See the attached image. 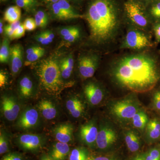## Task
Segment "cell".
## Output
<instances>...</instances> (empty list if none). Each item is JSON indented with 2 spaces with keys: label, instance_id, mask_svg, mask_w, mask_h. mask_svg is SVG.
<instances>
[{
  "label": "cell",
  "instance_id": "cell-36",
  "mask_svg": "<svg viewBox=\"0 0 160 160\" xmlns=\"http://www.w3.org/2000/svg\"><path fill=\"white\" fill-rule=\"evenodd\" d=\"M156 40L157 42L160 43V22H156L153 23L152 26Z\"/></svg>",
  "mask_w": 160,
  "mask_h": 160
},
{
  "label": "cell",
  "instance_id": "cell-46",
  "mask_svg": "<svg viewBox=\"0 0 160 160\" xmlns=\"http://www.w3.org/2000/svg\"><path fill=\"white\" fill-rule=\"evenodd\" d=\"M42 47H39V46H32V47H30L26 50V53L27 54H30V53H33V52H35L40 50V49H42Z\"/></svg>",
  "mask_w": 160,
  "mask_h": 160
},
{
  "label": "cell",
  "instance_id": "cell-32",
  "mask_svg": "<svg viewBox=\"0 0 160 160\" xmlns=\"http://www.w3.org/2000/svg\"><path fill=\"white\" fill-rule=\"evenodd\" d=\"M80 36V31L79 29L76 30L71 34L63 37L62 39L66 43H71L77 41Z\"/></svg>",
  "mask_w": 160,
  "mask_h": 160
},
{
  "label": "cell",
  "instance_id": "cell-25",
  "mask_svg": "<svg viewBox=\"0 0 160 160\" xmlns=\"http://www.w3.org/2000/svg\"><path fill=\"white\" fill-rule=\"evenodd\" d=\"M125 141L128 149L132 152L138 151L140 147V140L135 133L132 131L127 132L125 136Z\"/></svg>",
  "mask_w": 160,
  "mask_h": 160
},
{
  "label": "cell",
  "instance_id": "cell-53",
  "mask_svg": "<svg viewBox=\"0 0 160 160\" xmlns=\"http://www.w3.org/2000/svg\"><path fill=\"white\" fill-rule=\"evenodd\" d=\"M53 160L51 157H49L48 156H45L43 157L42 158V160Z\"/></svg>",
  "mask_w": 160,
  "mask_h": 160
},
{
  "label": "cell",
  "instance_id": "cell-6",
  "mask_svg": "<svg viewBox=\"0 0 160 160\" xmlns=\"http://www.w3.org/2000/svg\"><path fill=\"white\" fill-rule=\"evenodd\" d=\"M113 114L120 119L128 120L132 119L138 112V106L131 100L126 99L115 103L112 107Z\"/></svg>",
  "mask_w": 160,
  "mask_h": 160
},
{
  "label": "cell",
  "instance_id": "cell-31",
  "mask_svg": "<svg viewBox=\"0 0 160 160\" xmlns=\"http://www.w3.org/2000/svg\"><path fill=\"white\" fill-rule=\"evenodd\" d=\"M8 151V140L6 136L1 132L0 133V154H4Z\"/></svg>",
  "mask_w": 160,
  "mask_h": 160
},
{
  "label": "cell",
  "instance_id": "cell-18",
  "mask_svg": "<svg viewBox=\"0 0 160 160\" xmlns=\"http://www.w3.org/2000/svg\"><path fill=\"white\" fill-rule=\"evenodd\" d=\"M66 106L69 113L74 118H79L84 112L82 103L77 98L69 99L66 102Z\"/></svg>",
  "mask_w": 160,
  "mask_h": 160
},
{
  "label": "cell",
  "instance_id": "cell-23",
  "mask_svg": "<svg viewBox=\"0 0 160 160\" xmlns=\"http://www.w3.org/2000/svg\"><path fill=\"white\" fill-rule=\"evenodd\" d=\"M33 84L30 78L26 76L23 77L19 82L20 94L23 98L30 97L32 93Z\"/></svg>",
  "mask_w": 160,
  "mask_h": 160
},
{
  "label": "cell",
  "instance_id": "cell-12",
  "mask_svg": "<svg viewBox=\"0 0 160 160\" xmlns=\"http://www.w3.org/2000/svg\"><path fill=\"white\" fill-rule=\"evenodd\" d=\"M84 93L89 103L93 106L99 104L104 97L102 90L93 83H89L85 86Z\"/></svg>",
  "mask_w": 160,
  "mask_h": 160
},
{
  "label": "cell",
  "instance_id": "cell-56",
  "mask_svg": "<svg viewBox=\"0 0 160 160\" xmlns=\"http://www.w3.org/2000/svg\"><path fill=\"white\" fill-rule=\"evenodd\" d=\"M141 160H145L143 158L142 155H141Z\"/></svg>",
  "mask_w": 160,
  "mask_h": 160
},
{
  "label": "cell",
  "instance_id": "cell-33",
  "mask_svg": "<svg viewBox=\"0 0 160 160\" xmlns=\"http://www.w3.org/2000/svg\"><path fill=\"white\" fill-rule=\"evenodd\" d=\"M23 25L26 30L28 31H33L37 27L34 19L32 18H28L26 19L24 21Z\"/></svg>",
  "mask_w": 160,
  "mask_h": 160
},
{
  "label": "cell",
  "instance_id": "cell-16",
  "mask_svg": "<svg viewBox=\"0 0 160 160\" xmlns=\"http://www.w3.org/2000/svg\"><path fill=\"white\" fill-rule=\"evenodd\" d=\"M43 117L47 120H52L56 117L57 110L52 102L48 100L41 101L38 106Z\"/></svg>",
  "mask_w": 160,
  "mask_h": 160
},
{
  "label": "cell",
  "instance_id": "cell-15",
  "mask_svg": "<svg viewBox=\"0 0 160 160\" xmlns=\"http://www.w3.org/2000/svg\"><path fill=\"white\" fill-rule=\"evenodd\" d=\"M73 128L69 124H64L56 127L54 134L56 139L60 142L68 143L72 139Z\"/></svg>",
  "mask_w": 160,
  "mask_h": 160
},
{
  "label": "cell",
  "instance_id": "cell-40",
  "mask_svg": "<svg viewBox=\"0 0 160 160\" xmlns=\"http://www.w3.org/2000/svg\"><path fill=\"white\" fill-rule=\"evenodd\" d=\"M1 160H22L19 155L16 153H10L3 157Z\"/></svg>",
  "mask_w": 160,
  "mask_h": 160
},
{
  "label": "cell",
  "instance_id": "cell-17",
  "mask_svg": "<svg viewBox=\"0 0 160 160\" xmlns=\"http://www.w3.org/2000/svg\"><path fill=\"white\" fill-rule=\"evenodd\" d=\"M59 66L62 78L65 79L69 78L74 67L73 57L71 54H69L63 58L59 60Z\"/></svg>",
  "mask_w": 160,
  "mask_h": 160
},
{
  "label": "cell",
  "instance_id": "cell-50",
  "mask_svg": "<svg viewBox=\"0 0 160 160\" xmlns=\"http://www.w3.org/2000/svg\"><path fill=\"white\" fill-rule=\"evenodd\" d=\"M4 31V29L3 28V21L1 20L0 22V33L2 34Z\"/></svg>",
  "mask_w": 160,
  "mask_h": 160
},
{
  "label": "cell",
  "instance_id": "cell-21",
  "mask_svg": "<svg viewBox=\"0 0 160 160\" xmlns=\"http://www.w3.org/2000/svg\"><path fill=\"white\" fill-rule=\"evenodd\" d=\"M146 132L149 140L152 142L160 138V122L157 118L150 120L147 123Z\"/></svg>",
  "mask_w": 160,
  "mask_h": 160
},
{
  "label": "cell",
  "instance_id": "cell-26",
  "mask_svg": "<svg viewBox=\"0 0 160 160\" xmlns=\"http://www.w3.org/2000/svg\"><path fill=\"white\" fill-rule=\"evenodd\" d=\"M132 119L134 127L140 129H144L149 122L147 115L142 111L138 112Z\"/></svg>",
  "mask_w": 160,
  "mask_h": 160
},
{
  "label": "cell",
  "instance_id": "cell-14",
  "mask_svg": "<svg viewBox=\"0 0 160 160\" xmlns=\"http://www.w3.org/2000/svg\"><path fill=\"white\" fill-rule=\"evenodd\" d=\"M18 142L23 149L27 150H35L41 147L42 139L38 135L24 134L18 138Z\"/></svg>",
  "mask_w": 160,
  "mask_h": 160
},
{
  "label": "cell",
  "instance_id": "cell-8",
  "mask_svg": "<svg viewBox=\"0 0 160 160\" xmlns=\"http://www.w3.org/2000/svg\"><path fill=\"white\" fill-rule=\"evenodd\" d=\"M1 104L3 115L6 119L9 121H13L18 118L20 107L13 98L3 97Z\"/></svg>",
  "mask_w": 160,
  "mask_h": 160
},
{
  "label": "cell",
  "instance_id": "cell-38",
  "mask_svg": "<svg viewBox=\"0 0 160 160\" xmlns=\"http://www.w3.org/2000/svg\"><path fill=\"white\" fill-rule=\"evenodd\" d=\"M14 1L16 4L17 6H18L20 8H23L27 11H31L32 9V8L24 0H14Z\"/></svg>",
  "mask_w": 160,
  "mask_h": 160
},
{
  "label": "cell",
  "instance_id": "cell-55",
  "mask_svg": "<svg viewBox=\"0 0 160 160\" xmlns=\"http://www.w3.org/2000/svg\"><path fill=\"white\" fill-rule=\"evenodd\" d=\"M72 1H73V2H83V1H85V0H71Z\"/></svg>",
  "mask_w": 160,
  "mask_h": 160
},
{
  "label": "cell",
  "instance_id": "cell-34",
  "mask_svg": "<svg viewBox=\"0 0 160 160\" xmlns=\"http://www.w3.org/2000/svg\"><path fill=\"white\" fill-rule=\"evenodd\" d=\"M78 29L79 28L76 26H68V27L62 28L60 30V34L62 37H63L66 36L71 34L72 32H74Z\"/></svg>",
  "mask_w": 160,
  "mask_h": 160
},
{
  "label": "cell",
  "instance_id": "cell-22",
  "mask_svg": "<svg viewBox=\"0 0 160 160\" xmlns=\"http://www.w3.org/2000/svg\"><path fill=\"white\" fill-rule=\"evenodd\" d=\"M21 17V10L18 6H11L6 9L4 15V20L11 24L19 21Z\"/></svg>",
  "mask_w": 160,
  "mask_h": 160
},
{
  "label": "cell",
  "instance_id": "cell-30",
  "mask_svg": "<svg viewBox=\"0 0 160 160\" xmlns=\"http://www.w3.org/2000/svg\"><path fill=\"white\" fill-rule=\"evenodd\" d=\"M45 49L42 48V49L35 52L30 53V54H27L26 55L27 63L30 64L31 63L36 62L40 58L42 57L43 55L45 54Z\"/></svg>",
  "mask_w": 160,
  "mask_h": 160
},
{
  "label": "cell",
  "instance_id": "cell-3",
  "mask_svg": "<svg viewBox=\"0 0 160 160\" xmlns=\"http://www.w3.org/2000/svg\"><path fill=\"white\" fill-rule=\"evenodd\" d=\"M36 72L40 85L49 93H59L62 89L59 60L54 57H50L40 62L37 66Z\"/></svg>",
  "mask_w": 160,
  "mask_h": 160
},
{
  "label": "cell",
  "instance_id": "cell-4",
  "mask_svg": "<svg viewBox=\"0 0 160 160\" xmlns=\"http://www.w3.org/2000/svg\"><path fill=\"white\" fill-rule=\"evenodd\" d=\"M124 12L125 18L139 28H147L150 24H153L142 3L133 0H125Z\"/></svg>",
  "mask_w": 160,
  "mask_h": 160
},
{
  "label": "cell",
  "instance_id": "cell-47",
  "mask_svg": "<svg viewBox=\"0 0 160 160\" xmlns=\"http://www.w3.org/2000/svg\"><path fill=\"white\" fill-rule=\"evenodd\" d=\"M44 32L46 38H48L49 39L51 40V41H53L54 38V34L52 32L47 30L44 31Z\"/></svg>",
  "mask_w": 160,
  "mask_h": 160
},
{
  "label": "cell",
  "instance_id": "cell-27",
  "mask_svg": "<svg viewBox=\"0 0 160 160\" xmlns=\"http://www.w3.org/2000/svg\"><path fill=\"white\" fill-rule=\"evenodd\" d=\"M10 57V48L9 42L7 38L3 40L0 49V62L1 63H8Z\"/></svg>",
  "mask_w": 160,
  "mask_h": 160
},
{
  "label": "cell",
  "instance_id": "cell-5",
  "mask_svg": "<svg viewBox=\"0 0 160 160\" xmlns=\"http://www.w3.org/2000/svg\"><path fill=\"white\" fill-rule=\"evenodd\" d=\"M152 46L149 38L142 32L137 29L129 30L122 45V48L140 49Z\"/></svg>",
  "mask_w": 160,
  "mask_h": 160
},
{
  "label": "cell",
  "instance_id": "cell-10",
  "mask_svg": "<svg viewBox=\"0 0 160 160\" xmlns=\"http://www.w3.org/2000/svg\"><path fill=\"white\" fill-rule=\"evenodd\" d=\"M39 114L34 108L26 109L22 113L18 121V125L23 129H28L33 128L38 122Z\"/></svg>",
  "mask_w": 160,
  "mask_h": 160
},
{
  "label": "cell",
  "instance_id": "cell-11",
  "mask_svg": "<svg viewBox=\"0 0 160 160\" xmlns=\"http://www.w3.org/2000/svg\"><path fill=\"white\" fill-rule=\"evenodd\" d=\"M11 69L15 75L21 70L23 65V48L20 44H16L10 48Z\"/></svg>",
  "mask_w": 160,
  "mask_h": 160
},
{
  "label": "cell",
  "instance_id": "cell-13",
  "mask_svg": "<svg viewBox=\"0 0 160 160\" xmlns=\"http://www.w3.org/2000/svg\"><path fill=\"white\" fill-rule=\"evenodd\" d=\"M98 132L94 123H89L81 126L80 136L81 139L87 145H93L96 142Z\"/></svg>",
  "mask_w": 160,
  "mask_h": 160
},
{
  "label": "cell",
  "instance_id": "cell-1",
  "mask_svg": "<svg viewBox=\"0 0 160 160\" xmlns=\"http://www.w3.org/2000/svg\"><path fill=\"white\" fill-rule=\"evenodd\" d=\"M115 78L121 86L136 93L151 91L160 80L158 60L149 55L139 54L121 58L113 70Z\"/></svg>",
  "mask_w": 160,
  "mask_h": 160
},
{
  "label": "cell",
  "instance_id": "cell-9",
  "mask_svg": "<svg viewBox=\"0 0 160 160\" xmlns=\"http://www.w3.org/2000/svg\"><path fill=\"white\" fill-rule=\"evenodd\" d=\"M117 137L114 130L109 128L102 129L98 132L97 146L100 149H107L116 141Z\"/></svg>",
  "mask_w": 160,
  "mask_h": 160
},
{
  "label": "cell",
  "instance_id": "cell-37",
  "mask_svg": "<svg viewBox=\"0 0 160 160\" xmlns=\"http://www.w3.org/2000/svg\"><path fill=\"white\" fill-rule=\"evenodd\" d=\"M153 104L154 108L160 111V90L156 92L153 95Z\"/></svg>",
  "mask_w": 160,
  "mask_h": 160
},
{
  "label": "cell",
  "instance_id": "cell-20",
  "mask_svg": "<svg viewBox=\"0 0 160 160\" xmlns=\"http://www.w3.org/2000/svg\"><path fill=\"white\" fill-rule=\"evenodd\" d=\"M145 6L152 23L160 22V0H150Z\"/></svg>",
  "mask_w": 160,
  "mask_h": 160
},
{
  "label": "cell",
  "instance_id": "cell-52",
  "mask_svg": "<svg viewBox=\"0 0 160 160\" xmlns=\"http://www.w3.org/2000/svg\"><path fill=\"white\" fill-rule=\"evenodd\" d=\"M133 1H136L141 3H142L144 5H145L147 2H149L150 0H133Z\"/></svg>",
  "mask_w": 160,
  "mask_h": 160
},
{
  "label": "cell",
  "instance_id": "cell-28",
  "mask_svg": "<svg viewBox=\"0 0 160 160\" xmlns=\"http://www.w3.org/2000/svg\"><path fill=\"white\" fill-rule=\"evenodd\" d=\"M89 156L88 152L84 148L72 149L69 154V160H86Z\"/></svg>",
  "mask_w": 160,
  "mask_h": 160
},
{
  "label": "cell",
  "instance_id": "cell-19",
  "mask_svg": "<svg viewBox=\"0 0 160 160\" xmlns=\"http://www.w3.org/2000/svg\"><path fill=\"white\" fill-rule=\"evenodd\" d=\"M69 151L70 148L67 143L58 142L53 146L51 158L53 160H64L69 154Z\"/></svg>",
  "mask_w": 160,
  "mask_h": 160
},
{
  "label": "cell",
  "instance_id": "cell-43",
  "mask_svg": "<svg viewBox=\"0 0 160 160\" xmlns=\"http://www.w3.org/2000/svg\"><path fill=\"white\" fill-rule=\"evenodd\" d=\"M36 13L40 17V18L42 19L46 23L48 24L49 22V18H48V14L47 13L43 10H39Z\"/></svg>",
  "mask_w": 160,
  "mask_h": 160
},
{
  "label": "cell",
  "instance_id": "cell-51",
  "mask_svg": "<svg viewBox=\"0 0 160 160\" xmlns=\"http://www.w3.org/2000/svg\"><path fill=\"white\" fill-rule=\"evenodd\" d=\"M43 1L46 2L50 3V4H53V3L58 2L60 0H43Z\"/></svg>",
  "mask_w": 160,
  "mask_h": 160
},
{
  "label": "cell",
  "instance_id": "cell-41",
  "mask_svg": "<svg viewBox=\"0 0 160 160\" xmlns=\"http://www.w3.org/2000/svg\"><path fill=\"white\" fill-rule=\"evenodd\" d=\"M8 82V77L6 72L3 70L0 72V86L1 88H3L6 86Z\"/></svg>",
  "mask_w": 160,
  "mask_h": 160
},
{
  "label": "cell",
  "instance_id": "cell-35",
  "mask_svg": "<svg viewBox=\"0 0 160 160\" xmlns=\"http://www.w3.org/2000/svg\"><path fill=\"white\" fill-rule=\"evenodd\" d=\"M25 29L23 24H21L14 32L12 39H18L24 36L25 33Z\"/></svg>",
  "mask_w": 160,
  "mask_h": 160
},
{
  "label": "cell",
  "instance_id": "cell-45",
  "mask_svg": "<svg viewBox=\"0 0 160 160\" xmlns=\"http://www.w3.org/2000/svg\"><path fill=\"white\" fill-rule=\"evenodd\" d=\"M32 9L39 5L37 0H24Z\"/></svg>",
  "mask_w": 160,
  "mask_h": 160
},
{
  "label": "cell",
  "instance_id": "cell-24",
  "mask_svg": "<svg viewBox=\"0 0 160 160\" xmlns=\"http://www.w3.org/2000/svg\"><path fill=\"white\" fill-rule=\"evenodd\" d=\"M49 9H50L52 15L56 19L59 20L72 19L71 16L63 9L58 2L50 4Z\"/></svg>",
  "mask_w": 160,
  "mask_h": 160
},
{
  "label": "cell",
  "instance_id": "cell-48",
  "mask_svg": "<svg viewBox=\"0 0 160 160\" xmlns=\"http://www.w3.org/2000/svg\"><path fill=\"white\" fill-rule=\"evenodd\" d=\"M44 38H45V34H44V32H43L36 36L35 39L38 42L42 43L44 40Z\"/></svg>",
  "mask_w": 160,
  "mask_h": 160
},
{
  "label": "cell",
  "instance_id": "cell-29",
  "mask_svg": "<svg viewBox=\"0 0 160 160\" xmlns=\"http://www.w3.org/2000/svg\"><path fill=\"white\" fill-rule=\"evenodd\" d=\"M21 24V22L18 21L5 26L4 28V32L6 36L10 39H12L14 32Z\"/></svg>",
  "mask_w": 160,
  "mask_h": 160
},
{
  "label": "cell",
  "instance_id": "cell-54",
  "mask_svg": "<svg viewBox=\"0 0 160 160\" xmlns=\"http://www.w3.org/2000/svg\"><path fill=\"white\" fill-rule=\"evenodd\" d=\"M132 160H141V155H138Z\"/></svg>",
  "mask_w": 160,
  "mask_h": 160
},
{
  "label": "cell",
  "instance_id": "cell-39",
  "mask_svg": "<svg viewBox=\"0 0 160 160\" xmlns=\"http://www.w3.org/2000/svg\"><path fill=\"white\" fill-rule=\"evenodd\" d=\"M148 153L153 160H160V150L157 148L150 149Z\"/></svg>",
  "mask_w": 160,
  "mask_h": 160
},
{
  "label": "cell",
  "instance_id": "cell-49",
  "mask_svg": "<svg viewBox=\"0 0 160 160\" xmlns=\"http://www.w3.org/2000/svg\"><path fill=\"white\" fill-rule=\"evenodd\" d=\"M142 156L143 158H144V159L145 160H153V159L152 158L150 155L148 153V152L145 153V154L142 155Z\"/></svg>",
  "mask_w": 160,
  "mask_h": 160
},
{
  "label": "cell",
  "instance_id": "cell-7",
  "mask_svg": "<svg viewBox=\"0 0 160 160\" xmlns=\"http://www.w3.org/2000/svg\"><path fill=\"white\" fill-rule=\"evenodd\" d=\"M98 59L94 55H84L78 60L80 74L83 78L92 77L97 69Z\"/></svg>",
  "mask_w": 160,
  "mask_h": 160
},
{
  "label": "cell",
  "instance_id": "cell-44",
  "mask_svg": "<svg viewBox=\"0 0 160 160\" xmlns=\"http://www.w3.org/2000/svg\"><path fill=\"white\" fill-rule=\"evenodd\" d=\"M86 160H115L112 158L106 156H88Z\"/></svg>",
  "mask_w": 160,
  "mask_h": 160
},
{
  "label": "cell",
  "instance_id": "cell-57",
  "mask_svg": "<svg viewBox=\"0 0 160 160\" xmlns=\"http://www.w3.org/2000/svg\"><path fill=\"white\" fill-rule=\"evenodd\" d=\"M6 1H7V0H1V2H5Z\"/></svg>",
  "mask_w": 160,
  "mask_h": 160
},
{
  "label": "cell",
  "instance_id": "cell-2",
  "mask_svg": "<svg viewBox=\"0 0 160 160\" xmlns=\"http://www.w3.org/2000/svg\"><path fill=\"white\" fill-rule=\"evenodd\" d=\"M125 0H90L84 16L88 22L92 41L104 44L116 34L123 17H125Z\"/></svg>",
  "mask_w": 160,
  "mask_h": 160
},
{
  "label": "cell",
  "instance_id": "cell-42",
  "mask_svg": "<svg viewBox=\"0 0 160 160\" xmlns=\"http://www.w3.org/2000/svg\"><path fill=\"white\" fill-rule=\"evenodd\" d=\"M35 21L36 24L37 26L41 28H45L47 26V24H46L45 22L36 13L35 15Z\"/></svg>",
  "mask_w": 160,
  "mask_h": 160
}]
</instances>
